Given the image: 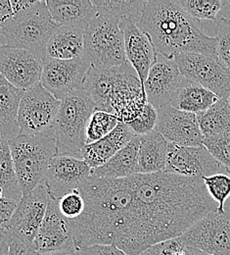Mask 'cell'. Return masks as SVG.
I'll list each match as a JSON object with an SVG mask.
<instances>
[{"mask_svg": "<svg viewBox=\"0 0 230 255\" xmlns=\"http://www.w3.org/2000/svg\"><path fill=\"white\" fill-rule=\"evenodd\" d=\"M131 179L134 202L128 255H138L150 246L180 237L219 207L202 178L160 172Z\"/></svg>", "mask_w": 230, "mask_h": 255, "instance_id": "obj_1", "label": "cell"}, {"mask_svg": "<svg viewBox=\"0 0 230 255\" xmlns=\"http://www.w3.org/2000/svg\"><path fill=\"white\" fill-rule=\"evenodd\" d=\"M85 203L83 213L71 224L76 249L112 245L129 252L132 239L134 193L132 179L90 176L79 188Z\"/></svg>", "mask_w": 230, "mask_h": 255, "instance_id": "obj_2", "label": "cell"}, {"mask_svg": "<svg viewBox=\"0 0 230 255\" xmlns=\"http://www.w3.org/2000/svg\"><path fill=\"white\" fill-rule=\"evenodd\" d=\"M137 27L164 58L174 59L181 53L217 55L216 37L205 34L202 22L192 18L176 1H144Z\"/></svg>", "mask_w": 230, "mask_h": 255, "instance_id": "obj_3", "label": "cell"}, {"mask_svg": "<svg viewBox=\"0 0 230 255\" xmlns=\"http://www.w3.org/2000/svg\"><path fill=\"white\" fill-rule=\"evenodd\" d=\"M23 196L43 183L49 164L57 155L52 133L19 134L8 140Z\"/></svg>", "mask_w": 230, "mask_h": 255, "instance_id": "obj_4", "label": "cell"}, {"mask_svg": "<svg viewBox=\"0 0 230 255\" xmlns=\"http://www.w3.org/2000/svg\"><path fill=\"white\" fill-rule=\"evenodd\" d=\"M95 110L94 102L83 90L76 91L61 100L52 127L57 155L81 159L86 145V126Z\"/></svg>", "mask_w": 230, "mask_h": 255, "instance_id": "obj_5", "label": "cell"}, {"mask_svg": "<svg viewBox=\"0 0 230 255\" xmlns=\"http://www.w3.org/2000/svg\"><path fill=\"white\" fill-rule=\"evenodd\" d=\"M58 27L51 17L46 1L34 0L30 8L15 15L0 29V34L5 45L33 51L46 59V44Z\"/></svg>", "mask_w": 230, "mask_h": 255, "instance_id": "obj_6", "label": "cell"}, {"mask_svg": "<svg viewBox=\"0 0 230 255\" xmlns=\"http://www.w3.org/2000/svg\"><path fill=\"white\" fill-rule=\"evenodd\" d=\"M84 54L92 67L101 70L127 63L120 20L98 13L84 31Z\"/></svg>", "mask_w": 230, "mask_h": 255, "instance_id": "obj_7", "label": "cell"}, {"mask_svg": "<svg viewBox=\"0 0 230 255\" xmlns=\"http://www.w3.org/2000/svg\"><path fill=\"white\" fill-rule=\"evenodd\" d=\"M187 248L210 255H230V206L209 213L178 237Z\"/></svg>", "mask_w": 230, "mask_h": 255, "instance_id": "obj_8", "label": "cell"}, {"mask_svg": "<svg viewBox=\"0 0 230 255\" xmlns=\"http://www.w3.org/2000/svg\"><path fill=\"white\" fill-rule=\"evenodd\" d=\"M174 61L182 77L193 81L220 99L230 96V71L217 55L181 53Z\"/></svg>", "mask_w": 230, "mask_h": 255, "instance_id": "obj_9", "label": "cell"}, {"mask_svg": "<svg viewBox=\"0 0 230 255\" xmlns=\"http://www.w3.org/2000/svg\"><path fill=\"white\" fill-rule=\"evenodd\" d=\"M60 103L41 84L26 91L18 109L19 134L52 133Z\"/></svg>", "mask_w": 230, "mask_h": 255, "instance_id": "obj_10", "label": "cell"}, {"mask_svg": "<svg viewBox=\"0 0 230 255\" xmlns=\"http://www.w3.org/2000/svg\"><path fill=\"white\" fill-rule=\"evenodd\" d=\"M50 199L43 183L22 197L7 228L14 240L27 246H33Z\"/></svg>", "mask_w": 230, "mask_h": 255, "instance_id": "obj_11", "label": "cell"}, {"mask_svg": "<svg viewBox=\"0 0 230 255\" xmlns=\"http://www.w3.org/2000/svg\"><path fill=\"white\" fill-rule=\"evenodd\" d=\"M91 63L83 53L71 60H55L46 58L40 84L42 87L62 100L70 94L82 90V85Z\"/></svg>", "mask_w": 230, "mask_h": 255, "instance_id": "obj_12", "label": "cell"}, {"mask_svg": "<svg viewBox=\"0 0 230 255\" xmlns=\"http://www.w3.org/2000/svg\"><path fill=\"white\" fill-rule=\"evenodd\" d=\"M147 103L143 86L132 65L116 67V85L111 99L112 114L122 123L133 121Z\"/></svg>", "mask_w": 230, "mask_h": 255, "instance_id": "obj_13", "label": "cell"}, {"mask_svg": "<svg viewBox=\"0 0 230 255\" xmlns=\"http://www.w3.org/2000/svg\"><path fill=\"white\" fill-rule=\"evenodd\" d=\"M164 173L189 177L205 178L219 173L228 174L204 146H182L168 142Z\"/></svg>", "mask_w": 230, "mask_h": 255, "instance_id": "obj_14", "label": "cell"}, {"mask_svg": "<svg viewBox=\"0 0 230 255\" xmlns=\"http://www.w3.org/2000/svg\"><path fill=\"white\" fill-rule=\"evenodd\" d=\"M44 58L33 51L0 46V75L19 90L28 91L40 84Z\"/></svg>", "mask_w": 230, "mask_h": 255, "instance_id": "obj_15", "label": "cell"}, {"mask_svg": "<svg viewBox=\"0 0 230 255\" xmlns=\"http://www.w3.org/2000/svg\"><path fill=\"white\" fill-rule=\"evenodd\" d=\"M32 247L39 255L76 250L72 224L59 211L58 200L50 199L45 217Z\"/></svg>", "mask_w": 230, "mask_h": 255, "instance_id": "obj_16", "label": "cell"}, {"mask_svg": "<svg viewBox=\"0 0 230 255\" xmlns=\"http://www.w3.org/2000/svg\"><path fill=\"white\" fill-rule=\"evenodd\" d=\"M91 168L83 159L56 155L51 160L43 184L51 198L60 200L79 188L90 177Z\"/></svg>", "mask_w": 230, "mask_h": 255, "instance_id": "obj_17", "label": "cell"}, {"mask_svg": "<svg viewBox=\"0 0 230 255\" xmlns=\"http://www.w3.org/2000/svg\"><path fill=\"white\" fill-rule=\"evenodd\" d=\"M167 142L182 146L203 145L197 115L178 110L169 104L158 110L156 128Z\"/></svg>", "mask_w": 230, "mask_h": 255, "instance_id": "obj_18", "label": "cell"}, {"mask_svg": "<svg viewBox=\"0 0 230 255\" xmlns=\"http://www.w3.org/2000/svg\"><path fill=\"white\" fill-rule=\"evenodd\" d=\"M182 78L174 59L158 54L143 85L147 102L157 110L167 105Z\"/></svg>", "mask_w": 230, "mask_h": 255, "instance_id": "obj_19", "label": "cell"}, {"mask_svg": "<svg viewBox=\"0 0 230 255\" xmlns=\"http://www.w3.org/2000/svg\"><path fill=\"white\" fill-rule=\"evenodd\" d=\"M120 28L124 33L127 60L137 73L143 86L151 67L157 61L158 53L149 36L135 23L120 21Z\"/></svg>", "mask_w": 230, "mask_h": 255, "instance_id": "obj_20", "label": "cell"}, {"mask_svg": "<svg viewBox=\"0 0 230 255\" xmlns=\"http://www.w3.org/2000/svg\"><path fill=\"white\" fill-rule=\"evenodd\" d=\"M134 136L136 135L132 128L120 122L108 135L95 142L86 144L82 149L81 159L84 160L91 169L98 168L124 148Z\"/></svg>", "mask_w": 230, "mask_h": 255, "instance_id": "obj_21", "label": "cell"}, {"mask_svg": "<svg viewBox=\"0 0 230 255\" xmlns=\"http://www.w3.org/2000/svg\"><path fill=\"white\" fill-rule=\"evenodd\" d=\"M46 5L59 26L86 29L98 14L91 0H47Z\"/></svg>", "mask_w": 230, "mask_h": 255, "instance_id": "obj_22", "label": "cell"}, {"mask_svg": "<svg viewBox=\"0 0 230 255\" xmlns=\"http://www.w3.org/2000/svg\"><path fill=\"white\" fill-rule=\"evenodd\" d=\"M85 29L74 26H59L48 40L45 57L55 60H71L84 53Z\"/></svg>", "mask_w": 230, "mask_h": 255, "instance_id": "obj_23", "label": "cell"}, {"mask_svg": "<svg viewBox=\"0 0 230 255\" xmlns=\"http://www.w3.org/2000/svg\"><path fill=\"white\" fill-rule=\"evenodd\" d=\"M139 145L140 136L136 135L104 165L91 169L90 176L106 179H124L139 174Z\"/></svg>", "mask_w": 230, "mask_h": 255, "instance_id": "obj_24", "label": "cell"}, {"mask_svg": "<svg viewBox=\"0 0 230 255\" xmlns=\"http://www.w3.org/2000/svg\"><path fill=\"white\" fill-rule=\"evenodd\" d=\"M219 99L209 90L183 77L168 104L178 110L197 115L208 110Z\"/></svg>", "mask_w": 230, "mask_h": 255, "instance_id": "obj_25", "label": "cell"}, {"mask_svg": "<svg viewBox=\"0 0 230 255\" xmlns=\"http://www.w3.org/2000/svg\"><path fill=\"white\" fill-rule=\"evenodd\" d=\"M26 91L12 86L0 75V136L9 140L19 135V104Z\"/></svg>", "mask_w": 230, "mask_h": 255, "instance_id": "obj_26", "label": "cell"}, {"mask_svg": "<svg viewBox=\"0 0 230 255\" xmlns=\"http://www.w3.org/2000/svg\"><path fill=\"white\" fill-rule=\"evenodd\" d=\"M116 85V67L101 70L90 67L86 73L82 90L94 102L97 110L112 114L111 99Z\"/></svg>", "mask_w": 230, "mask_h": 255, "instance_id": "obj_27", "label": "cell"}, {"mask_svg": "<svg viewBox=\"0 0 230 255\" xmlns=\"http://www.w3.org/2000/svg\"><path fill=\"white\" fill-rule=\"evenodd\" d=\"M167 146V140L156 129L140 136L138 151L139 174L164 172L166 164Z\"/></svg>", "mask_w": 230, "mask_h": 255, "instance_id": "obj_28", "label": "cell"}, {"mask_svg": "<svg viewBox=\"0 0 230 255\" xmlns=\"http://www.w3.org/2000/svg\"><path fill=\"white\" fill-rule=\"evenodd\" d=\"M198 122L204 138H211L230 132V104L221 98L205 112L197 114Z\"/></svg>", "mask_w": 230, "mask_h": 255, "instance_id": "obj_29", "label": "cell"}, {"mask_svg": "<svg viewBox=\"0 0 230 255\" xmlns=\"http://www.w3.org/2000/svg\"><path fill=\"white\" fill-rule=\"evenodd\" d=\"M0 185L3 196L20 201L23 197L20 189L8 140L0 136Z\"/></svg>", "mask_w": 230, "mask_h": 255, "instance_id": "obj_30", "label": "cell"}, {"mask_svg": "<svg viewBox=\"0 0 230 255\" xmlns=\"http://www.w3.org/2000/svg\"><path fill=\"white\" fill-rule=\"evenodd\" d=\"M97 13L106 14L120 21H131L138 24L144 1H114V0H91Z\"/></svg>", "mask_w": 230, "mask_h": 255, "instance_id": "obj_31", "label": "cell"}, {"mask_svg": "<svg viewBox=\"0 0 230 255\" xmlns=\"http://www.w3.org/2000/svg\"><path fill=\"white\" fill-rule=\"evenodd\" d=\"M118 118L108 112L102 110H95L86 126V144L95 142L104 136L108 135L119 125Z\"/></svg>", "mask_w": 230, "mask_h": 255, "instance_id": "obj_32", "label": "cell"}, {"mask_svg": "<svg viewBox=\"0 0 230 255\" xmlns=\"http://www.w3.org/2000/svg\"><path fill=\"white\" fill-rule=\"evenodd\" d=\"M176 2L192 18L213 22L217 21V16L225 5L222 0H177Z\"/></svg>", "mask_w": 230, "mask_h": 255, "instance_id": "obj_33", "label": "cell"}, {"mask_svg": "<svg viewBox=\"0 0 230 255\" xmlns=\"http://www.w3.org/2000/svg\"><path fill=\"white\" fill-rule=\"evenodd\" d=\"M209 195L219 204L220 211L225 210V204L230 196V176L226 173H219L203 178Z\"/></svg>", "mask_w": 230, "mask_h": 255, "instance_id": "obj_34", "label": "cell"}, {"mask_svg": "<svg viewBox=\"0 0 230 255\" xmlns=\"http://www.w3.org/2000/svg\"><path fill=\"white\" fill-rule=\"evenodd\" d=\"M202 144L225 167L230 176V132L216 137L204 138Z\"/></svg>", "mask_w": 230, "mask_h": 255, "instance_id": "obj_35", "label": "cell"}, {"mask_svg": "<svg viewBox=\"0 0 230 255\" xmlns=\"http://www.w3.org/2000/svg\"><path fill=\"white\" fill-rule=\"evenodd\" d=\"M217 56L230 71V19L221 18L216 25Z\"/></svg>", "mask_w": 230, "mask_h": 255, "instance_id": "obj_36", "label": "cell"}, {"mask_svg": "<svg viewBox=\"0 0 230 255\" xmlns=\"http://www.w3.org/2000/svg\"><path fill=\"white\" fill-rule=\"evenodd\" d=\"M157 120L158 110L147 102L141 113L133 121L128 123L127 125L132 128L135 135L142 136L153 131L156 128Z\"/></svg>", "mask_w": 230, "mask_h": 255, "instance_id": "obj_37", "label": "cell"}, {"mask_svg": "<svg viewBox=\"0 0 230 255\" xmlns=\"http://www.w3.org/2000/svg\"><path fill=\"white\" fill-rule=\"evenodd\" d=\"M59 211L68 220L77 219L84 211L85 203L79 191H73L58 200Z\"/></svg>", "mask_w": 230, "mask_h": 255, "instance_id": "obj_38", "label": "cell"}, {"mask_svg": "<svg viewBox=\"0 0 230 255\" xmlns=\"http://www.w3.org/2000/svg\"><path fill=\"white\" fill-rule=\"evenodd\" d=\"M183 248L184 245L178 238H175L150 246L138 255H175Z\"/></svg>", "mask_w": 230, "mask_h": 255, "instance_id": "obj_39", "label": "cell"}, {"mask_svg": "<svg viewBox=\"0 0 230 255\" xmlns=\"http://www.w3.org/2000/svg\"><path fill=\"white\" fill-rule=\"evenodd\" d=\"M77 255H127L123 251L112 245H94L76 249Z\"/></svg>", "mask_w": 230, "mask_h": 255, "instance_id": "obj_40", "label": "cell"}, {"mask_svg": "<svg viewBox=\"0 0 230 255\" xmlns=\"http://www.w3.org/2000/svg\"><path fill=\"white\" fill-rule=\"evenodd\" d=\"M19 201L2 197L0 200V230H7Z\"/></svg>", "mask_w": 230, "mask_h": 255, "instance_id": "obj_41", "label": "cell"}, {"mask_svg": "<svg viewBox=\"0 0 230 255\" xmlns=\"http://www.w3.org/2000/svg\"><path fill=\"white\" fill-rule=\"evenodd\" d=\"M14 18L10 0H0V29L5 27Z\"/></svg>", "mask_w": 230, "mask_h": 255, "instance_id": "obj_42", "label": "cell"}, {"mask_svg": "<svg viewBox=\"0 0 230 255\" xmlns=\"http://www.w3.org/2000/svg\"><path fill=\"white\" fill-rule=\"evenodd\" d=\"M9 255H40L36 253L31 246H27L25 244H22L16 240L13 239L11 246H10V252Z\"/></svg>", "mask_w": 230, "mask_h": 255, "instance_id": "obj_43", "label": "cell"}, {"mask_svg": "<svg viewBox=\"0 0 230 255\" xmlns=\"http://www.w3.org/2000/svg\"><path fill=\"white\" fill-rule=\"evenodd\" d=\"M13 237L8 230H0V255H9Z\"/></svg>", "mask_w": 230, "mask_h": 255, "instance_id": "obj_44", "label": "cell"}, {"mask_svg": "<svg viewBox=\"0 0 230 255\" xmlns=\"http://www.w3.org/2000/svg\"><path fill=\"white\" fill-rule=\"evenodd\" d=\"M11 2V6L14 12V16L18 15L20 13H22L23 11L27 10L28 8H30L34 2L33 1H28V0H23V1H16V0H10Z\"/></svg>", "mask_w": 230, "mask_h": 255, "instance_id": "obj_45", "label": "cell"}, {"mask_svg": "<svg viewBox=\"0 0 230 255\" xmlns=\"http://www.w3.org/2000/svg\"><path fill=\"white\" fill-rule=\"evenodd\" d=\"M77 255L76 250L70 251V252H63V253H54V254H47V255Z\"/></svg>", "mask_w": 230, "mask_h": 255, "instance_id": "obj_46", "label": "cell"}, {"mask_svg": "<svg viewBox=\"0 0 230 255\" xmlns=\"http://www.w3.org/2000/svg\"><path fill=\"white\" fill-rule=\"evenodd\" d=\"M189 249V248H188ZM190 250V255H207V254H204V253H202V252H200V251H197V250H193V249H189Z\"/></svg>", "mask_w": 230, "mask_h": 255, "instance_id": "obj_47", "label": "cell"}, {"mask_svg": "<svg viewBox=\"0 0 230 255\" xmlns=\"http://www.w3.org/2000/svg\"><path fill=\"white\" fill-rule=\"evenodd\" d=\"M2 45H5V41H4L3 36L0 34V46H2Z\"/></svg>", "mask_w": 230, "mask_h": 255, "instance_id": "obj_48", "label": "cell"}, {"mask_svg": "<svg viewBox=\"0 0 230 255\" xmlns=\"http://www.w3.org/2000/svg\"><path fill=\"white\" fill-rule=\"evenodd\" d=\"M2 197H3V190H2V187L0 185V200H1Z\"/></svg>", "mask_w": 230, "mask_h": 255, "instance_id": "obj_49", "label": "cell"}, {"mask_svg": "<svg viewBox=\"0 0 230 255\" xmlns=\"http://www.w3.org/2000/svg\"><path fill=\"white\" fill-rule=\"evenodd\" d=\"M229 102H230V97H229Z\"/></svg>", "mask_w": 230, "mask_h": 255, "instance_id": "obj_50", "label": "cell"}]
</instances>
